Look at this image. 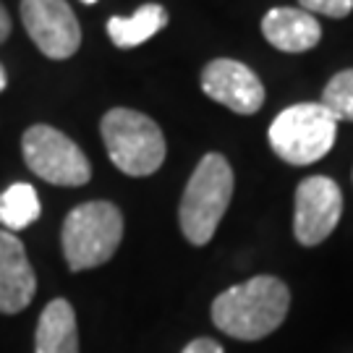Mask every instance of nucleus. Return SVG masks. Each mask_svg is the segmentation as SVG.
Listing matches in <instances>:
<instances>
[{
    "label": "nucleus",
    "mask_w": 353,
    "mask_h": 353,
    "mask_svg": "<svg viewBox=\"0 0 353 353\" xmlns=\"http://www.w3.org/2000/svg\"><path fill=\"white\" fill-rule=\"evenodd\" d=\"M102 141L108 157L126 176H152L165 160V137L150 115L113 108L102 115Z\"/></svg>",
    "instance_id": "4"
},
{
    "label": "nucleus",
    "mask_w": 353,
    "mask_h": 353,
    "mask_svg": "<svg viewBox=\"0 0 353 353\" xmlns=\"http://www.w3.org/2000/svg\"><path fill=\"white\" fill-rule=\"evenodd\" d=\"M338 137V121L322 102L290 105L270 123V147L288 165L322 160Z\"/></svg>",
    "instance_id": "5"
},
{
    "label": "nucleus",
    "mask_w": 353,
    "mask_h": 353,
    "mask_svg": "<svg viewBox=\"0 0 353 353\" xmlns=\"http://www.w3.org/2000/svg\"><path fill=\"white\" fill-rule=\"evenodd\" d=\"M181 353H225V351H223V345L217 341H212V338H196V341H191Z\"/></svg>",
    "instance_id": "17"
},
{
    "label": "nucleus",
    "mask_w": 353,
    "mask_h": 353,
    "mask_svg": "<svg viewBox=\"0 0 353 353\" xmlns=\"http://www.w3.org/2000/svg\"><path fill=\"white\" fill-rule=\"evenodd\" d=\"M343 214L341 186L325 176H312L296 189L293 233L303 246H316L338 228Z\"/></svg>",
    "instance_id": "8"
},
{
    "label": "nucleus",
    "mask_w": 353,
    "mask_h": 353,
    "mask_svg": "<svg viewBox=\"0 0 353 353\" xmlns=\"http://www.w3.org/2000/svg\"><path fill=\"white\" fill-rule=\"evenodd\" d=\"M303 11L330 16V19H345L353 11V0H299Z\"/></svg>",
    "instance_id": "16"
},
{
    "label": "nucleus",
    "mask_w": 353,
    "mask_h": 353,
    "mask_svg": "<svg viewBox=\"0 0 353 353\" xmlns=\"http://www.w3.org/2000/svg\"><path fill=\"white\" fill-rule=\"evenodd\" d=\"M168 26V11L160 3H147L131 16H113L108 19V34L115 48H137L144 45L150 37H154L160 29Z\"/></svg>",
    "instance_id": "13"
},
{
    "label": "nucleus",
    "mask_w": 353,
    "mask_h": 353,
    "mask_svg": "<svg viewBox=\"0 0 353 353\" xmlns=\"http://www.w3.org/2000/svg\"><path fill=\"white\" fill-rule=\"evenodd\" d=\"M8 34H11V16L6 11V6L0 3V42H6Z\"/></svg>",
    "instance_id": "18"
},
{
    "label": "nucleus",
    "mask_w": 353,
    "mask_h": 353,
    "mask_svg": "<svg viewBox=\"0 0 353 353\" xmlns=\"http://www.w3.org/2000/svg\"><path fill=\"white\" fill-rule=\"evenodd\" d=\"M290 306V290L272 275H256L223 290L212 301V322L236 341H259L283 325Z\"/></svg>",
    "instance_id": "1"
},
{
    "label": "nucleus",
    "mask_w": 353,
    "mask_h": 353,
    "mask_svg": "<svg viewBox=\"0 0 353 353\" xmlns=\"http://www.w3.org/2000/svg\"><path fill=\"white\" fill-rule=\"evenodd\" d=\"M26 34L52 61L71 58L81 45V26L65 0H21Z\"/></svg>",
    "instance_id": "7"
},
{
    "label": "nucleus",
    "mask_w": 353,
    "mask_h": 353,
    "mask_svg": "<svg viewBox=\"0 0 353 353\" xmlns=\"http://www.w3.org/2000/svg\"><path fill=\"white\" fill-rule=\"evenodd\" d=\"M34 353H79L76 314L65 299H55L42 309L34 335Z\"/></svg>",
    "instance_id": "12"
},
{
    "label": "nucleus",
    "mask_w": 353,
    "mask_h": 353,
    "mask_svg": "<svg viewBox=\"0 0 353 353\" xmlns=\"http://www.w3.org/2000/svg\"><path fill=\"white\" fill-rule=\"evenodd\" d=\"M39 196L29 183H13L0 194V225L6 230H24L39 217Z\"/></svg>",
    "instance_id": "14"
},
{
    "label": "nucleus",
    "mask_w": 353,
    "mask_h": 353,
    "mask_svg": "<svg viewBox=\"0 0 353 353\" xmlns=\"http://www.w3.org/2000/svg\"><path fill=\"white\" fill-rule=\"evenodd\" d=\"M21 152L29 170L52 186H84L92 178L87 154L63 131L45 123L26 128Z\"/></svg>",
    "instance_id": "6"
},
{
    "label": "nucleus",
    "mask_w": 353,
    "mask_h": 353,
    "mask_svg": "<svg viewBox=\"0 0 353 353\" xmlns=\"http://www.w3.org/2000/svg\"><path fill=\"white\" fill-rule=\"evenodd\" d=\"M322 105L335 115V121H351L353 123V68H345L327 81L322 92Z\"/></svg>",
    "instance_id": "15"
},
{
    "label": "nucleus",
    "mask_w": 353,
    "mask_h": 353,
    "mask_svg": "<svg viewBox=\"0 0 353 353\" xmlns=\"http://www.w3.org/2000/svg\"><path fill=\"white\" fill-rule=\"evenodd\" d=\"M202 89L207 97L239 115L256 113L265 102V87L259 76L233 58H217L204 65Z\"/></svg>",
    "instance_id": "9"
},
{
    "label": "nucleus",
    "mask_w": 353,
    "mask_h": 353,
    "mask_svg": "<svg viewBox=\"0 0 353 353\" xmlns=\"http://www.w3.org/2000/svg\"><path fill=\"white\" fill-rule=\"evenodd\" d=\"M81 3H87V6H92V3H97V0H81Z\"/></svg>",
    "instance_id": "20"
},
{
    "label": "nucleus",
    "mask_w": 353,
    "mask_h": 353,
    "mask_svg": "<svg viewBox=\"0 0 353 353\" xmlns=\"http://www.w3.org/2000/svg\"><path fill=\"white\" fill-rule=\"evenodd\" d=\"M37 278L26 259L24 243L0 228V314H19L34 299Z\"/></svg>",
    "instance_id": "10"
},
{
    "label": "nucleus",
    "mask_w": 353,
    "mask_h": 353,
    "mask_svg": "<svg viewBox=\"0 0 353 353\" xmlns=\"http://www.w3.org/2000/svg\"><path fill=\"white\" fill-rule=\"evenodd\" d=\"M6 84H8V76H6V68L0 65V92L6 89Z\"/></svg>",
    "instance_id": "19"
},
{
    "label": "nucleus",
    "mask_w": 353,
    "mask_h": 353,
    "mask_svg": "<svg viewBox=\"0 0 353 353\" xmlns=\"http://www.w3.org/2000/svg\"><path fill=\"white\" fill-rule=\"evenodd\" d=\"M230 196H233L230 163L217 152L204 154L202 163L191 173L183 199H181V210H178L181 230L189 243L204 246L212 241L214 230L230 204Z\"/></svg>",
    "instance_id": "2"
},
{
    "label": "nucleus",
    "mask_w": 353,
    "mask_h": 353,
    "mask_svg": "<svg viewBox=\"0 0 353 353\" xmlns=\"http://www.w3.org/2000/svg\"><path fill=\"white\" fill-rule=\"evenodd\" d=\"M262 34L283 52H306L322 39V26L303 8H272L262 19Z\"/></svg>",
    "instance_id": "11"
},
{
    "label": "nucleus",
    "mask_w": 353,
    "mask_h": 353,
    "mask_svg": "<svg viewBox=\"0 0 353 353\" xmlns=\"http://www.w3.org/2000/svg\"><path fill=\"white\" fill-rule=\"evenodd\" d=\"M123 239V214L110 202H84L65 214L61 243L74 272L105 265Z\"/></svg>",
    "instance_id": "3"
}]
</instances>
